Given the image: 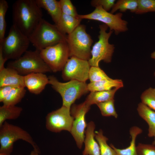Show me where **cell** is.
<instances>
[{"label": "cell", "instance_id": "obj_1", "mask_svg": "<svg viewBox=\"0 0 155 155\" xmlns=\"http://www.w3.org/2000/svg\"><path fill=\"white\" fill-rule=\"evenodd\" d=\"M36 0H17L12 6L13 24L28 36L43 18Z\"/></svg>", "mask_w": 155, "mask_h": 155}, {"label": "cell", "instance_id": "obj_2", "mask_svg": "<svg viewBox=\"0 0 155 155\" xmlns=\"http://www.w3.org/2000/svg\"><path fill=\"white\" fill-rule=\"evenodd\" d=\"M67 36L55 24L42 18L28 37L36 49L40 51L58 43L67 42Z\"/></svg>", "mask_w": 155, "mask_h": 155}, {"label": "cell", "instance_id": "obj_3", "mask_svg": "<svg viewBox=\"0 0 155 155\" xmlns=\"http://www.w3.org/2000/svg\"><path fill=\"white\" fill-rule=\"evenodd\" d=\"M30 43L28 36L12 24L7 36L0 42V48L5 59L13 60L27 51Z\"/></svg>", "mask_w": 155, "mask_h": 155}, {"label": "cell", "instance_id": "obj_4", "mask_svg": "<svg viewBox=\"0 0 155 155\" xmlns=\"http://www.w3.org/2000/svg\"><path fill=\"white\" fill-rule=\"evenodd\" d=\"M20 140L30 144L34 149L40 151L28 132L18 126L5 122L0 126V153L10 155L14 143Z\"/></svg>", "mask_w": 155, "mask_h": 155}, {"label": "cell", "instance_id": "obj_5", "mask_svg": "<svg viewBox=\"0 0 155 155\" xmlns=\"http://www.w3.org/2000/svg\"><path fill=\"white\" fill-rule=\"evenodd\" d=\"M7 67L14 69L23 76L33 73L52 71L41 57L40 51L36 49L27 51L19 58L9 62Z\"/></svg>", "mask_w": 155, "mask_h": 155}, {"label": "cell", "instance_id": "obj_6", "mask_svg": "<svg viewBox=\"0 0 155 155\" xmlns=\"http://www.w3.org/2000/svg\"><path fill=\"white\" fill-rule=\"evenodd\" d=\"M48 78L49 84L61 96L62 106L69 108L76 100L89 91L86 82L72 80L63 83L53 76H50Z\"/></svg>", "mask_w": 155, "mask_h": 155}, {"label": "cell", "instance_id": "obj_7", "mask_svg": "<svg viewBox=\"0 0 155 155\" xmlns=\"http://www.w3.org/2000/svg\"><path fill=\"white\" fill-rule=\"evenodd\" d=\"M93 42L91 36L86 31L85 26L80 24L67 35L70 57L88 61L91 57V47Z\"/></svg>", "mask_w": 155, "mask_h": 155}, {"label": "cell", "instance_id": "obj_8", "mask_svg": "<svg viewBox=\"0 0 155 155\" xmlns=\"http://www.w3.org/2000/svg\"><path fill=\"white\" fill-rule=\"evenodd\" d=\"M99 27L98 40L93 46L91 51V57L88 61L91 66L99 67L101 61L107 63H110L115 49L114 45L109 42V39L113 31L110 30L107 32L108 27L104 24L99 25Z\"/></svg>", "mask_w": 155, "mask_h": 155}, {"label": "cell", "instance_id": "obj_9", "mask_svg": "<svg viewBox=\"0 0 155 155\" xmlns=\"http://www.w3.org/2000/svg\"><path fill=\"white\" fill-rule=\"evenodd\" d=\"M40 53L42 59L54 72L62 71L70 57L67 41L47 47L40 51Z\"/></svg>", "mask_w": 155, "mask_h": 155}, {"label": "cell", "instance_id": "obj_10", "mask_svg": "<svg viewBox=\"0 0 155 155\" xmlns=\"http://www.w3.org/2000/svg\"><path fill=\"white\" fill-rule=\"evenodd\" d=\"M122 16L121 12L113 14L105 11L102 7L98 6L90 13L78 15V18L82 20H93L103 22L109 28L110 30L114 31L115 34L117 35L128 30V22L122 19Z\"/></svg>", "mask_w": 155, "mask_h": 155}, {"label": "cell", "instance_id": "obj_11", "mask_svg": "<svg viewBox=\"0 0 155 155\" xmlns=\"http://www.w3.org/2000/svg\"><path fill=\"white\" fill-rule=\"evenodd\" d=\"M90 106L84 102L79 104H73L70 108L71 114L74 120L70 132L80 149L84 141L85 129L88 124L85 115L90 109Z\"/></svg>", "mask_w": 155, "mask_h": 155}, {"label": "cell", "instance_id": "obj_12", "mask_svg": "<svg viewBox=\"0 0 155 155\" xmlns=\"http://www.w3.org/2000/svg\"><path fill=\"white\" fill-rule=\"evenodd\" d=\"M70 108L63 106L48 113L46 117L47 129L53 132L62 131L70 132L74 119L70 113Z\"/></svg>", "mask_w": 155, "mask_h": 155}, {"label": "cell", "instance_id": "obj_13", "mask_svg": "<svg viewBox=\"0 0 155 155\" xmlns=\"http://www.w3.org/2000/svg\"><path fill=\"white\" fill-rule=\"evenodd\" d=\"M90 66L88 61L71 57L62 71V78L65 81L75 80L86 82L89 79Z\"/></svg>", "mask_w": 155, "mask_h": 155}, {"label": "cell", "instance_id": "obj_14", "mask_svg": "<svg viewBox=\"0 0 155 155\" xmlns=\"http://www.w3.org/2000/svg\"><path fill=\"white\" fill-rule=\"evenodd\" d=\"M25 87L31 93L38 95L49 84L48 77L44 73H33L24 76Z\"/></svg>", "mask_w": 155, "mask_h": 155}, {"label": "cell", "instance_id": "obj_15", "mask_svg": "<svg viewBox=\"0 0 155 155\" xmlns=\"http://www.w3.org/2000/svg\"><path fill=\"white\" fill-rule=\"evenodd\" d=\"M95 128L93 121H90L88 124L85 131L84 141L85 146L83 155H100L99 144L94 139Z\"/></svg>", "mask_w": 155, "mask_h": 155}, {"label": "cell", "instance_id": "obj_16", "mask_svg": "<svg viewBox=\"0 0 155 155\" xmlns=\"http://www.w3.org/2000/svg\"><path fill=\"white\" fill-rule=\"evenodd\" d=\"M24 78L14 69L5 67L0 71V87L6 86L25 87Z\"/></svg>", "mask_w": 155, "mask_h": 155}, {"label": "cell", "instance_id": "obj_17", "mask_svg": "<svg viewBox=\"0 0 155 155\" xmlns=\"http://www.w3.org/2000/svg\"><path fill=\"white\" fill-rule=\"evenodd\" d=\"M38 6L45 10L57 25L62 14L59 1L56 0H36Z\"/></svg>", "mask_w": 155, "mask_h": 155}, {"label": "cell", "instance_id": "obj_18", "mask_svg": "<svg viewBox=\"0 0 155 155\" xmlns=\"http://www.w3.org/2000/svg\"><path fill=\"white\" fill-rule=\"evenodd\" d=\"M137 111L139 116L148 125V136L154 137L155 135V111L141 102L138 104Z\"/></svg>", "mask_w": 155, "mask_h": 155}, {"label": "cell", "instance_id": "obj_19", "mask_svg": "<svg viewBox=\"0 0 155 155\" xmlns=\"http://www.w3.org/2000/svg\"><path fill=\"white\" fill-rule=\"evenodd\" d=\"M87 87L89 91H100L109 90L115 88H120L123 87V83L121 80L111 78L90 82L87 84Z\"/></svg>", "mask_w": 155, "mask_h": 155}, {"label": "cell", "instance_id": "obj_20", "mask_svg": "<svg viewBox=\"0 0 155 155\" xmlns=\"http://www.w3.org/2000/svg\"><path fill=\"white\" fill-rule=\"evenodd\" d=\"M82 19L78 17L62 13L58 24L56 25L63 33L69 34L80 25Z\"/></svg>", "mask_w": 155, "mask_h": 155}, {"label": "cell", "instance_id": "obj_21", "mask_svg": "<svg viewBox=\"0 0 155 155\" xmlns=\"http://www.w3.org/2000/svg\"><path fill=\"white\" fill-rule=\"evenodd\" d=\"M119 89L115 88L108 90L91 92L84 102L91 106L111 100L114 99L116 92Z\"/></svg>", "mask_w": 155, "mask_h": 155}, {"label": "cell", "instance_id": "obj_22", "mask_svg": "<svg viewBox=\"0 0 155 155\" xmlns=\"http://www.w3.org/2000/svg\"><path fill=\"white\" fill-rule=\"evenodd\" d=\"M142 132L141 128L136 126H133L129 130L131 139L129 146L125 148L120 149L116 148L112 144H110V146L114 150L116 155H137L135 141L137 136Z\"/></svg>", "mask_w": 155, "mask_h": 155}, {"label": "cell", "instance_id": "obj_23", "mask_svg": "<svg viewBox=\"0 0 155 155\" xmlns=\"http://www.w3.org/2000/svg\"><path fill=\"white\" fill-rule=\"evenodd\" d=\"M23 109L20 107L3 105L0 107V126L7 120H15L20 116Z\"/></svg>", "mask_w": 155, "mask_h": 155}, {"label": "cell", "instance_id": "obj_24", "mask_svg": "<svg viewBox=\"0 0 155 155\" xmlns=\"http://www.w3.org/2000/svg\"><path fill=\"white\" fill-rule=\"evenodd\" d=\"M26 90L25 87H15L3 102V105L14 106L20 102L24 97Z\"/></svg>", "mask_w": 155, "mask_h": 155}, {"label": "cell", "instance_id": "obj_25", "mask_svg": "<svg viewBox=\"0 0 155 155\" xmlns=\"http://www.w3.org/2000/svg\"><path fill=\"white\" fill-rule=\"evenodd\" d=\"M138 6L137 0H119L115 3L110 13L113 14L118 10L121 12L129 10L131 13H135Z\"/></svg>", "mask_w": 155, "mask_h": 155}, {"label": "cell", "instance_id": "obj_26", "mask_svg": "<svg viewBox=\"0 0 155 155\" xmlns=\"http://www.w3.org/2000/svg\"><path fill=\"white\" fill-rule=\"evenodd\" d=\"M95 138L99 144L100 155H116L114 150L107 144L108 139L104 135L102 130L95 132Z\"/></svg>", "mask_w": 155, "mask_h": 155}, {"label": "cell", "instance_id": "obj_27", "mask_svg": "<svg viewBox=\"0 0 155 155\" xmlns=\"http://www.w3.org/2000/svg\"><path fill=\"white\" fill-rule=\"evenodd\" d=\"M114 99L96 104L102 115L105 117L112 116L117 118L118 115L115 108Z\"/></svg>", "mask_w": 155, "mask_h": 155}, {"label": "cell", "instance_id": "obj_28", "mask_svg": "<svg viewBox=\"0 0 155 155\" xmlns=\"http://www.w3.org/2000/svg\"><path fill=\"white\" fill-rule=\"evenodd\" d=\"M9 8L8 4L5 0H0V42L4 38L6 30V14Z\"/></svg>", "mask_w": 155, "mask_h": 155}, {"label": "cell", "instance_id": "obj_29", "mask_svg": "<svg viewBox=\"0 0 155 155\" xmlns=\"http://www.w3.org/2000/svg\"><path fill=\"white\" fill-rule=\"evenodd\" d=\"M140 98L142 103L155 111V88L150 87L146 90Z\"/></svg>", "mask_w": 155, "mask_h": 155}, {"label": "cell", "instance_id": "obj_30", "mask_svg": "<svg viewBox=\"0 0 155 155\" xmlns=\"http://www.w3.org/2000/svg\"><path fill=\"white\" fill-rule=\"evenodd\" d=\"M88 77L90 82H98L111 78L99 67L96 66L90 67Z\"/></svg>", "mask_w": 155, "mask_h": 155}, {"label": "cell", "instance_id": "obj_31", "mask_svg": "<svg viewBox=\"0 0 155 155\" xmlns=\"http://www.w3.org/2000/svg\"><path fill=\"white\" fill-rule=\"evenodd\" d=\"M138 6L135 13L142 14L155 12V0H137Z\"/></svg>", "mask_w": 155, "mask_h": 155}, {"label": "cell", "instance_id": "obj_32", "mask_svg": "<svg viewBox=\"0 0 155 155\" xmlns=\"http://www.w3.org/2000/svg\"><path fill=\"white\" fill-rule=\"evenodd\" d=\"M62 13L67 15L78 17V14L75 7L70 0L59 1Z\"/></svg>", "mask_w": 155, "mask_h": 155}, {"label": "cell", "instance_id": "obj_33", "mask_svg": "<svg viewBox=\"0 0 155 155\" xmlns=\"http://www.w3.org/2000/svg\"><path fill=\"white\" fill-rule=\"evenodd\" d=\"M137 155H155V146L139 143L136 146Z\"/></svg>", "mask_w": 155, "mask_h": 155}, {"label": "cell", "instance_id": "obj_34", "mask_svg": "<svg viewBox=\"0 0 155 155\" xmlns=\"http://www.w3.org/2000/svg\"><path fill=\"white\" fill-rule=\"evenodd\" d=\"M115 1V0H92L91 1V4L95 7L100 6L104 10L108 11L112 9Z\"/></svg>", "mask_w": 155, "mask_h": 155}, {"label": "cell", "instance_id": "obj_35", "mask_svg": "<svg viewBox=\"0 0 155 155\" xmlns=\"http://www.w3.org/2000/svg\"><path fill=\"white\" fill-rule=\"evenodd\" d=\"M14 87L10 86H4L0 87V102H3Z\"/></svg>", "mask_w": 155, "mask_h": 155}, {"label": "cell", "instance_id": "obj_36", "mask_svg": "<svg viewBox=\"0 0 155 155\" xmlns=\"http://www.w3.org/2000/svg\"><path fill=\"white\" fill-rule=\"evenodd\" d=\"M7 60L4 57L2 50L0 48V71L5 68L4 64Z\"/></svg>", "mask_w": 155, "mask_h": 155}, {"label": "cell", "instance_id": "obj_37", "mask_svg": "<svg viewBox=\"0 0 155 155\" xmlns=\"http://www.w3.org/2000/svg\"><path fill=\"white\" fill-rule=\"evenodd\" d=\"M40 151L34 149L32 151L29 155H39Z\"/></svg>", "mask_w": 155, "mask_h": 155}, {"label": "cell", "instance_id": "obj_38", "mask_svg": "<svg viewBox=\"0 0 155 155\" xmlns=\"http://www.w3.org/2000/svg\"><path fill=\"white\" fill-rule=\"evenodd\" d=\"M151 57L155 60V51L152 53L151 54Z\"/></svg>", "mask_w": 155, "mask_h": 155}, {"label": "cell", "instance_id": "obj_39", "mask_svg": "<svg viewBox=\"0 0 155 155\" xmlns=\"http://www.w3.org/2000/svg\"><path fill=\"white\" fill-rule=\"evenodd\" d=\"M154 137V140L152 143V144L155 145V135Z\"/></svg>", "mask_w": 155, "mask_h": 155}, {"label": "cell", "instance_id": "obj_40", "mask_svg": "<svg viewBox=\"0 0 155 155\" xmlns=\"http://www.w3.org/2000/svg\"><path fill=\"white\" fill-rule=\"evenodd\" d=\"M0 155H8L0 153Z\"/></svg>", "mask_w": 155, "mask_h": 155}, {"label": "cell", "instance_id": "obj_41", "mask_svg": "<svg viewBox=\"0 0 155 155\" xmlns=\"http://www.w3.org/2000/svg\"><path fill=\"white\" fill-rule=\"evenodd\" d=\"M154 75L155 76V72H154Z\"/></svg>", "mask_w": 155, "mask_h": 155}]
</instances>
